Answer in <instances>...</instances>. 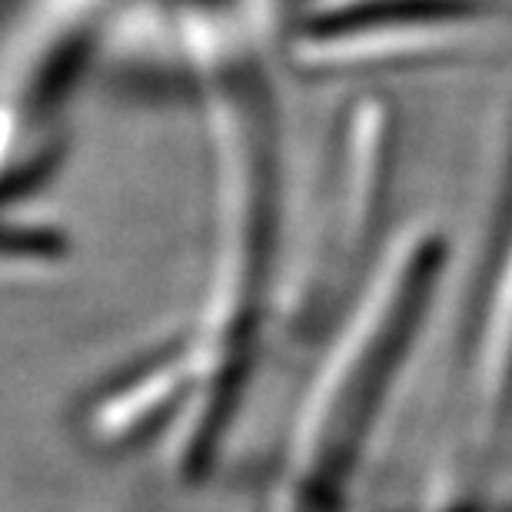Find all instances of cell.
<instances>
[{
	"label": "cell",
	"mask_w": 512,
	"mask_h": 512,
	"mask_svg": "<svg viewBox=\"0 0 512 512\" xmlns=\"http://www.w3.org/2000/svg\"><path fill=\"white\" fill-rule=\"evenodd\" d=\"M217 157V250L207 300L187 333L143 360L94 406L90 426L107 439L173 429L177 463L200 473L237 409L260 333L273 240V170L263 84L230 74L203 87Z\"/></svg>",
	"instance_id": "cell-1"
},
{
	"label": "cell",
	"mask_w": 512,
	"mask_h": 512,
	"mask_svg": "<svg viewBox=\"0 0 512 512\" xmlns=\"http://www.w3.org/2000/svg\"><path fill=\"white\" fill-rule=\"evenodd\" d=\"M439 233H413L386 256L330 356L313 376L280 446L260 512H340L406 350L443 273Z\"/></svg>",
	"instance_id": "cell-2"
},
{
	"label": "cell",
	"mask_w": 512,
	"mask_h": 512,
	"mask_svg": "<svg viewBox=\"0 0 512 512\" xmlns=\"http://www.w3.org/2000/svg\"><path fill=\"white\" fill-rule=\"evenodd\" d=\"M509 20L499 0H320L300 14L290 57L306 74L439 64L489 47Z\"/></svg>",
	"instance_id": "cell-3"
},
{
	"label": "cell",
	"mask_w": 512,
	"mask_h": 512,
	"mask_svg": "<svg viewBox=\"0 0 512 512\" xmlns=\"http://www.w3.org/2000/svg\"><path fill=\"white\" fill-rule=\"evenodd\" d=\"M476 399L483 436H496L512 409V210L506 217L476 350Z\"/></svg>",
	"instance_id": "cell-4"
},
{
	"label": "cell",
	"mask_w": 512,
	"mask_h": 512,
	"mask_svg": "<svg viewBox=\"0 0 512 512\" xmlns=\"http://www.w3.org/2000/svg\"><path fill=\"white\" fill-rule=\"evenodd\" d=\"M463 512H483V509H463ZM486 512H512V506H499V509H486Z\"/></svg>",
	"instance_id": "cell-5"
}]
</instances>
